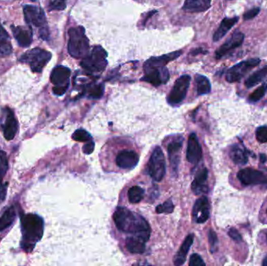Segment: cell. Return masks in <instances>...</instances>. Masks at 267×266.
I'll return each mask as SVG.
<instances>
[{"label": "cell", "mask_w": 267, "mask_h": 266, "mask_svg": "<svg viewBox=\"0 0 267 266\" xmlns=\"http://www.w3.org/2000/svg\"><path fill=\"white\" fill-rule=\"evenodd\" d=\"M51 59L52 53L50 52L41 48H35L24 52L18 61L28 65L32 72L42 73Z\"/></svg>", "instance_id": "obj_6"}, {"label": "cell", "mask_w": 267, "mask_h": 266, "mask_svg": "<svg viewBox=\"0 0 267 266\" xmlns=\"http://www.w3.org/2000/svg\"><path fill=\"white\" fill-rule=\"evenodd\" d=\"M245 40V36L241 31H235L230 38L217 49L216 52V59H220L228 54L230 51L237 49L242 46Z\"/></svg>", "instance_id": "obj_14"}, {"label": "cell", "mask_w": 267, "mask_h": 266, "mask_svg": "<svg viewBox=\"0 0 267 266\" xmlns=\"http://www.w3.org/2000/svg\"><path fill=\"white\" fill-rule=\"evenodd\" d=\"M174 206L173 204L172 201L168 200L166 202H164L163 204L159 205L156 207V213H166L169 214L174 211Z\"/></svg>", "instance_id": "obj_36"}, {"label": "cell", "mask_w": 267, "mask_h": 266, "mask_svg": "<svg viewBox=\"0 0 267 266\" xmlns=\"http://www.w3.org/2000/svg\"><path fill=\"white\" fill-rule=\"evenodd\" d=\"M0 127L7 141L13 140L15 138L18 130V123L14 112L8 107L3 109Z\"/></svg>", "instance_id": "obj_11"}, {"label": "cell", "mask_w": 267, "mask_h": 266, "mask_svg": "<svg viewBox=\"0 0 267 266\" xmlns=\"http://www.w3.org/2000/svg\"><path fill=\"white\" fill-rule=\"evenodd\" d=\"M139 155L137 152L130 150H123L117 155L116 163L124 170H131L139 163Z\"/></svg>", "instance_id": "obj_18"}, {"label": "cell", "mask_w": 267, "mask_h": 266, "mask_svg": "<svg viewBox=\"0 0 267 266\" xmlns=\"http://www.w3.org/2000/svg\"><path fill=\"white\" fill-rule=\"evenodd\" d=\"M239 17H232V18L226 17L223 19L220 27L213 35V42H218L220 39H223L229 30L233 27V26L239 21Z\"/></svg>", "instance_id": "obj_26"}, {"label": "cell", "mask_w": 267, "mask_h": 266, "mask_svg": "<svg viewBox=\"0 0 267 266\" xmlns=\"http://www.w3.org/2000/svg\"><path fill=\"white\" fill-rule=\"evenodd\" d=\"M190 266H203L206 265V263L203 261V258L198 254H191L190 257Z\"/></svg>", "instance_id": "obj_40"}, {"label": "cell", "mask_w": 267, "mask_h": 266, "mask_svg": "<svg viewBox=\"0 0 267 266\" xmlns=\"http://www.w3.org/2000/svg\"><path fill=\"white\" fill-rule=\"evenodd\" d=\"M263 266H267V256L265 257V259H264L263 262H262Z\"/></svg>", "instance_id": "obj_46"}, {"label": "cell", "mask_w": 267, "mask_h": 266, "mask_svg": "<svg viewBox=\"0 0 267 266\" xmlns=\"http://www.w3.org/2000/svg\"><path fill=\"white\" fill-rule=\"evenodd\" d=\"M228 235L232 240L236 241V242H242V236H241V234H239V231H238L237 229H235V228L230 229V230L228 231Z\"/></svg>", "instance_id": "obj_42"}, {"label": "cell", "mask_w": 267, "mask_h": 266, "mask_svg": "<svg viewBox=\"0 0 267 266\" xmlns=\"http://www.w3.org/2000/svg\"><path fill=\"white\" fill-rule=\"evenodd\" d=\"M71 71L66 66H56L51 73L50 81L54 85L53 88V93L57 96H62L65 94L70 84V77Z\"/></svg>", "instance_id": "obj_8"}, {"label": "cell", "mask_w": 267, "mask_h": 266, "mask_svg": "<svg viewBox=\"0 0 267 266\" xmlns=\"http://www.w3.org/2000/svg\"><path fill=\"white\" fill-rule=\"evenodd\" d=\"M16 210L14 206L8 208L0 217V232L8 228L16 219Z\"/></svg>", "instance_id": "obj_30"}, {"label": "cell", "mask_w": 267, "mask_h": 266, "mask_svg": "<svg viewBox=\"0 0 267 266\" xmlns=\"http://www.w3.org/2000/svg\"><path fill=\"white\" fill-rule=\"evenodd\" d=\"M208 174V170L207 168H203L198 173L191 184V190L194 194L199 195L203 193L208 192L209 188L207 184Z\"/></svg>", "instance_id": "obj_19"}, {"label": "cell", "mask_w": 267, "mask_h": 266, "mask_svg": "<svg viewBox=\"0 0 267 266\" xmlns=\"http://www.w3.org/2000/svg\"><path fill=\"white\" fill-rule=\"evenodd\" d=\"M209 243L211 248V252H214L215 249L217 248V244H218V238H217V234L213 229L209 231Z\"/></svg>", "instance_id": "obj_39"}, {"label": "cell", "mask_w": 267, "mask_h": 266, "mask_svg": "<svg viewBox=\"0 0 267 266\" xmlns=\"http://www.w3.org/2000/svg\"><path fill=\"white\" fill-rule=\"evenodd\" d=\"M181 54V51H175L161 56H154L145 62L144 66H165L171 61L178 59Z\"/></svg>", "instance_id": "obj_21"}, {"label": "cell", "mask_w": 267, "mask_h": 266, "mask_svg": "<svg viewBox=\"0 0 267 266\" xmlns=\"http://www.w3.org/2000/svg\"><path fill=\"white\" fill-rule=\"evenodd\" d=\"M8 158L7 153L4 151L0 150V202L5 199L7 194V184L3 183L4 177L8 170Z\"/></svg>", "instance_id": "obj_24"}, {"label": "cell", "mask_w": 267, "mask_h": 266, "mask_svg": "<svg viewBox=\"0 0 267 266\" xmlns=\"http://www.w3.org/2000/svg\"><path fill=\"white\" fill-rule=\"evenodd\" d=\"M267 91V84H262V86L259 87L257 89L255 90L252 94L249 95V103H257L262 97L265 95Z\"/></svg>", "instance_id": "obj_33"}, {"label": "cell", "mask_w": 267, "mask_h": 266, "mask_svg": "<svg viewBox=\"0 0 267 266\" xmlns=\"http://www.w3.org/2000/svg\"><path fill=\"white\" fill-rule=\"evenodd\" d=\"M246 149L238 144H235L230 147V157L236 165H243L247 163L249 161Z\"/></svg>", "instance_id": "obj_25"}, {"label": "cell", "mask_w": 267, "mask_h": 266, "mask_svg": "<svg viewBox=\"0 0 267 266\" xmlns=\"http://www.w3.org/2000/svg\"><path fill=\"white\" fill-rule=\"evenodd\" d=\"M13 36L17 41L19 46L22 48H27L33 42V29L27 26L11 25Z\"/></svg>", "instance_id": "obj_15"}, {"label": "cell", "mask_w": 267, "mask_h": 266, "mask_svg": "<svg viewBox=\"0 0 267 266\" xmlns=\"http://www.w3.org/2000/svg\"><path fill=\"white\" fill-rule=\"evenodd\" d=\"M259 11H260V8H259V7L252 8V10H249V11H247V12L244 14V19H245V20L253 19L254 17H256V16L259 14Z\"/></svg>", "instance_id": "obj_41"}, {"label": "cell", "mask_w": 267, "mask_h": 266, "mask_svg": "<svg viewBox=\"0 0 267 266\" xmlns=\"http://www.w3.org/2000/svg\"><path fill=\"white\" fill-rule=\"evenodd\" d=\"M114 220L119 230L126 234H133L147 242L150 238V226L147 221L136 212L124 207L116 209Z\"/></svg>", "instance_id": "obj_1"}, {"label": "cell", "mask_w": 267, "mask_h": 266, "mask_svg": "<svg viewBox=\"0 0 267 266\" xmlns=\"http://www.w3.org/2000/svg\"><path fill=\"white\" fill-rule=\"evenodd\" d=\"M191 83V76L184 74L180 77L175 83L174 87L168 97V102L172 106L179 104L186 97Z\"/></svg>", "instance_id": "obj_10"}, {"label": "cell", "mask_w": 267, "mask_h": 266, "mask_svg": "<svg viewBox=\"0 0 267 266\" xmlns=\"http://www.w3.org/2000/svg\"><path fill=\"white\" fill-rule=\"evenodd\" d=\"M266 239H267V232H266Z\"/></svg>", "instance_id": "obj_47"}, {"label": "cell", "mask_w": 267, "mask_h": 266, "mask_svg": "<svg viewBox=\"0 0 267 266\" xmlns=\"http://www.w3.org/2000/svg\"><path fill=\"white\" fill-rule=\"evenodd\" d=\"M260 160L262 162H265V161H266V156H265V155H264V154H261Z\"/></svg>", "instance_id": "obj_45"}, {"label": "cell", "mask_w": 267, "mask_h": 266, "mask_svg": "<svg viewBox=\"0 0 267 266\" xmlns=\"http://www.w3.org/2000/svg\"><path fill=\"white\" fill-rule=\"evenodd\" d=\"M144 71L145 75L141 81L149 83L153 86H159L169 81V71L165 66H144Z\"/></svg>", "instance_id": "obj_12"}, {"label": "cell", "mask_w": 267, "mask_h": 266, "mask_svg": "<svg viewBox=\"0 0 267 266\" xmlns=\"http://www.w3.org/2000/svg\"><path fill=\"white\" fill-rule=\"evenodd\" d=\"M72 138L76 142H88L91 140V135L84 129L77 130L72 135Z\"/></svg>", "instance_id": "obj_34"}, {"label": "cell", "mask_w": 267, "mask_h": 266, "mask_svg": "<svg viewBox=\"0 0 267 266\" xmlns=\"http://www.w3.org/2000/svg\"><path fill=\"white\" fill-rule=\"evenodd\" d=\"M66 7V0H50L49 10H63Z\"/></svg>", "instance_id": "obj_37"}, {"label": "cell", "mask_w": 267, "mask_h": 266, "mask_svg": "<svg viewBox=\"0 0 267 266\" xmlns=\"http://www.w3.org/2000/svg\"><path fill=\"white\" fill-rule=\"evenodd\" d=\"M21 225V248L26 252H31L36 244L42 239L44 232V222L43 218L38 215L29 213L20 216Z\"/></svg>", "instance_id": "obj_2"}, {"label": "cell", "mask_w": 267, "mask_h": 266, "mask_svg": "<svg viewBox=\"0 0 267 266\" xmlns=\"http://www.w3.org/2000/svg\"><path fill=\"white\" fill-rule=\"evenodd\" d=\"M207 52H208L207 50H205V49H202V48H198V49H194V50L191 52V54L192 55V56H196V55L199 54V53H201V54H207Z\"/></svg>", "instance_id": "obj_44"}, {"label": "cell", "mask_w": 267, "mask_h": 266, "mask_svg": "<svg viewBox=\"0 0 267 266\" xmlns=\"http://www.w3.org/2000/svg\"><path fill=\"white\" fill-rule=\"evenodd\" d=\"M266 213H267V211H266Z\"/></svg>", "instance_id": "obj_48"}, {"label": "cell", "mask_w": 267, "mask_h": 266, "mask_svg": "<svg viewBox=\"0 0 267 266\" xmlns=\"http://www.w3.org/2000/svg\"><path fill=\"white\" fill-rule=\"evenodd\" d=\"M193 242H194V234H189L183 242L179 251L177 253L176 256L174 257V262L175 265L181 266L184 264L186 261L187 255Z\"/></svg>", "instance_id": "obj_23"}, {"label": "cell", "mask_w": 267, "mask_h": 266, "mask_svg": "<svg viewBox=\"0 0 267 266\" xmlns=\"http://www.w3.org/2000/svg\"><path fill=\"white\" fill-rule=\"evenodd\" d=\"M183 138H179L177 140L171 142L168 145V155H169L170 162L172 165L173 170L177 172L180 162V153L182 148Z\"/></svg>", "instance_id": "obj_20"}, {"label": "cell", "mask_w": 267, "mask_h": 266, "mask_svg": "<svg viewBox=\"0 0 267 266\" xmlns=\"http://www.w3.org/2000/svg\"><path fill=\"white\" fill-rule=\"evenodd\" d=\"M259 63H260V59L258 58L242 61L232 66L227 71L226 80L229 83L239 82L251 70L257 66Z\"/></svg>", "instance_id": "obj_9"}, {"label": "cell", "mask_w": 267, "mask_h": 266, "mask_svg": "<svg viewBox=\"0 0 267 266\" xmlns=\"http://www.w3.org/2000/svg\"><path fill=\"white\" fill-rule=\"evenodd\" d=\"M203 158V150L195 134L192 133L189 136L187 147V159L190 163L196 165Z\"/></svg>", "instance_id": "obj_17"}, {"label": "cell", "mask_w": 267, "mask_h": 266, "mask_svg": "<svg viewBox=\"0 0 267 266\" xmlns=\"http://www.w3.org/2000/svg\"><path fill=\"white\" fill-rule=\"evenodd\" d=\"M238 178L245 186L267 184L266 176L254 169L246 168L240 170L238 174Z\"/></svg>", "instance_id": "obj_13"}, {"label": "cell", "mask_w": 267, "mask_h": 266, "mask_svg": "<svg viewBox=\"0 0 267 266\" xmlns=\"http://www.w3.org/2000/svg\"><path fill=\"white\" fill-rule=\"evenodd\" d=\"M210 203L207 197H199L194 203L192 216L197 223H204L210 218Z\"/></svg>", "instance_id": "obj_16"}, {"label": "cell", "mask_w": 267, "mask_h": 266, "mask_svg": "<svg viewBox=\"0 0 267 266\" xmlns=\"http://www.w3.org/2000/svg\"><path fill=\"white\" fill-rule=\"evenodd\" d=\"M267 78V66L261 68L259 71L254 73L251 76L245 81V85L246 88H251L255 86L256 84L262 82L264 79Z\"/></svg>", "instance_id": "obj_29"}, {"label": "cell", "mask_w": 267, "mask_h": 266, "mask_svg": "<svg viewBox=\"0 0 267 266\" xmlns=\"http://www.w3.org/2000/svg\"><path fill=\"white\" fill-rule=\"evenodd\" d=\"M107 52L104 48L96 46L81 60V68L90 74L104 72L108 64Z\"/></svg>", "instance_id": "obj_5"}, {"label": "cell", "mask_w": 267, "mask_h": 266, "mask_svg": "<svg viewBox=\"0 0 267 266\" xmlns=\"http://www.w3.org/2000/svg\"><path fill=\"white\" fill-rule=\"evenodd\" d=\"M211 1L212 0H185L182 9L186 12H204L211 7Z\"/></svg>", "instance_id": "obj_22"}, {"label": "cell", "mask_w": 267, "mask_h": 266, "mask_svg": "<svg viewBox=\"0 0 267 266\" xmlns=\"http://www.w3.org/2000/svg\"><path fill=\"white\" fill-rule=\"evenodd\" d=\"M148 174L152 180L159 182L166 174V162L160 147H156L148 162Z\"/></svg>", "instance_id": "obj_7"}, {"label": "cell", "mask_w": 267, "mask_h": 266, "mask_svg": "<svg viewBox=\"0 0 267 266\" xmlns=\"http://www.w3.org/2000/svg\"><path fill=\"white\" fill-rule=\"evenodd\" d=\"M13 52L10 37L7 30L0 25V57L10 56Z\"/></svg>", "instance_id": "obj_28"}, {"label": "cell", "mask_w": 267, "mask_h": 266, "mask_svg": "<svg viewBox=\"0 0 267 266\" xmlns=\"http://www.w3.org/2000/svg\"><path fill=\"white\" fill-rule=\"evenodd\" d=\"M146 241L137 236L128 237L126 239L127 251L132 254H142L146 251Z\"/></svg>", "instance_id": "obj_27"}, {"label": "cell", "mask_w": 267, "mask_h": 266, "mask_svg": "<svg viewBox=\"0 0 267 266\" xmlns=\"http://www.w3.org/2000/svg\"><path fill=\"white\" fill-rule=\"evenodd\" d=\"M195 82L197 85V92L199 95L209 94L211 91V84L207 77L201 74L195 76Z\"/></svg>", "instance_id": "obj_31"}, {"label": "cell", "mask_w": 267, "mask_h": 266, "mask_svg": "<svg viewBox=\"0 0 267 266\" xmlns=\"http://www.w3.org/2000/svg\"><path fill=\"white\" fill-rule=\"evenodd\" d=\"M24 20L30 28L37 29L39 37L48 41L50 37L46 14L42 7L36 5H24L23 7Z\"/></svg>", "instance_id": "obj_3"}, {"label": "cell", "mask_w": 267, "mask_h": 266, "mask_svg": "<svg viewBox=\"0 0 267 266\" xmlns=\"http://www.w3.org/2000/svg\"><path fill=\"white\" fill-rule=\"evenodd\" d=\"M127 194H128V199L130 203L137 204L143 199L145 190L139 186H134L129 189Z\"/></svg>", "instance_id": "obj_32"}, {"label": "cell", "mask_w": 267, "mask_h": 266, "mask_svg": "<svg viewBox=\"0 0 267 266\" xmlns=\"http://www.w3.org/2000/svg\"><path fill=\"white\" fill-rule=\"evenodd\" d=\"M104 91V85L103 84H95L93 86L90 87L88 90L89 96L92 98H99L103 96Z\"/></svg>", "instance_id": "obj_35"}, {"label": "cell", "mask_w": 267, "mask_h": 266, "mask_svg": "<svg viewBox=\"0 0 267 266\" xmlns=\"http://www.w3.org/2000/svg\"><path fill=\"white\" fill-rule=\"evenodd\" d=\"M94 149H95V143L93 142H88L83 147V152L86 155H89V154L93 152Z\"/></svg>", "instance_id": "obj_43"}, {"label": "cell", "mask_w": 267, "mask_h": 266, "mask_svg": "<svg viewBox=\"0 0 267 266\" xmlns=\"http://www.w3.org/2000/svg\"><path fill=\"white\" fill-rule=\"evenodd\" d=\"M85 31V28L81 26L71 27L68 30V52L72 57L81 59L89 53V41Z\"/></svg>", "instance_id": "obj_4"}, {"label": "cell", "mask_w": 267, "mask_h": 266, "mask_svg": "<svg viewBox=\"0 0 267 266\" xmlns=\"http://www.w3.org/2000/svg\"><path fill=\"white\" fill-rule=\"evenodd\" d=\"M256 139L260 143H265L267 142V126H259L258 127L256 132Z\"/></svg>", "instance_id": "obj_38"}]
</instances>
